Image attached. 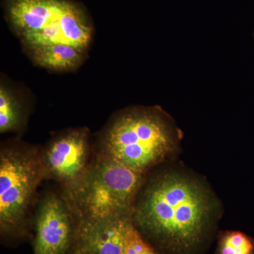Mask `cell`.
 Wrapping results in <instances>:
<instances>
[{"mask_svg": "<svg viewBox=\"0 0 254 254\" xmlns=\"http://www.w3.org/2000/svg\"><path fill=\"white\" fill-rule=\"evenodd\" d=\"M199 182L177 173L157 175L142 186L131 221L147 233L178 249L199 242L213 210Z\"/></svg>", "mask_w": 254, "mask_h": 254, "instance_id": "6da1fadb", "label": "cell"}, {"mask_svg": "<svg viewBox=\"0 0 254 254\" xmlns=\"http://www.w3.org/2000/svg\"><path fill=\"white\" fill-rule=\"evenodd\" d=\"M178 141V131L162 108L132 107L110 119L96 151L145 175L173 153Z\"/></svg>", "mask_w": 254, "mask_h": 254, "instance_id": "7a4b0ae2", "label": "cell"}, {"mask_svg": "<svg viewBox=\"0 0 254 254\" xmlns=\"http://www.w3.org/2000/svg\"><path fill=\"white\" fill-rule=\"evenodd\" d=\"M6 14L27 50L63 44L85 52L93 37L86 11L70 0H8Z\"/></svg>", "mask_w": 254, "mask_h": 254, "instance_id": "3957f363", "label": "cell"}, {"mask_svg": "<svg viewBox=\"0 0 254 254\" xmlns=\"http://www.w3.org/2000/svg\"><path fill=\"white\" fill-rule=\"evenodd\" d=\"M144 175L96 151L77 190L64 195L79 221L131 218Z\"/></svg>", "mask_w": 254, "mask_h": 254, "instance_id": "277c9868", "label": "cell"}, {"mask_svg": "<svg viewBox=\"0 0 254 254\" xmlns=\"http://www.w3.org/2000/svg\"><path fill=\"white\" fill-rule=\"evenodd\" d=\"M46 180L41 150L12 142L0 150V230L1 235L21 234L38 187Z\"/></svg>", "mask_w": 254, "mask_h": 254, "instance_id": "5b68a950", "label": "cell"}, {"mask_svg": "<svg viewBox=\"0 0 254 254\" xmlns=\"http://www.w3.org/2000/svg\"><path fill=\"white\" fill-rule=\"evenodd\" d=\"M93 157L90 131L86 127L62 132L41 149L46 180L58 182L64 195L77 190L88 173Z\"/></svg>", "mask_w": 254, "mask_h": 254, "instance_id": "8992f818", "label": "cell"}, {"mask_svg": "<svg viewBox=\"0 0 254 254\" xmlns=\"http://www.w3.org/2000/svg\"><path fill=\"white\" fill-rule=\"evenodd\" d=\"M78 220L66 197L48 192L35 215L34 254H66L76 236Z\"/></svg>", "mask_w": 254, "mask_h": 254, "instance_id": "52a82bcc", "label": "cell"}, {"mask_svg": "<svg viewBox=\"0 0 254 254\" xmlns=\"http://www.w3.org/2000/svg\"><path fill=\"white\" fill-rule=\"evenodd\" d=\"M131 218L79 221L69 254H123Z\"/></svg>", "mask_w": 254, "mask_h": 254, "instance_id": "ba28073f", "label": "cell"}, {"mask_svg": "<svg viewBox=\"0 0 254 254\" xmlns=\"http://www.w3.org/2000/svg\"><path fill=\"white\" fill-rule=\"evenodd\" d=\"M28 51L37 65L55 71H68L78 67L85 53L75 47L63 44L38 47Z\"/></svg>", "mask_w": 254, "mask_h": 254, "instance_id": "9c48e42d", "label": "cell"}, {"mask_svg": "<svg viewBox=\"0 0 254 254\" xmlns=\"http://www.w3.org/2000/svg\"><path fill=\"white\" fill-rule=\"evenodd\" d=\"M26 115L22 105L4 83L0 86V132L21 131L26 125Z\"/></svg>", "mask_w": 254, "mask_h": 254, "instance_id": "30bf717a", "label": "cell"}, {"mask_svg": "<svg viewBox=\"0 0 254 254\" xmlns=\"http://www.w3.org/2000/svg\"><path fill=\"white\" fill-rule=\"evenodd\" d=\"M220 254H254V241L240 232L226 234L221 240Z\"/></svg>", "mask_w": 254, "mask_h": 254, "instance_id": "8fae6325", "label": "cell"}, {"mask_svg": "<svg viewBox=\"0 0 254 254\" xmlns=\"http://www.w3.org/2000/svg\"><path fill=\"white\" fill-rule=\"evenodd\" d=\"M123 254H158L142 238L131 221L127 227Z\"/></svg>", "mask_w": 254, "mask_h": 254, "instance_id": "7c38bea8", "label": "cell"}, {"mask_svg": "<svg viewBox=\"0 0 254 254\" xmlns=\"http://www.w3.org/2000/svg\"></svg>", "mask_w": 254, "mask_h": 254, "instance_id": "4fadbf2b", "label": "cell"}]
</instances>
